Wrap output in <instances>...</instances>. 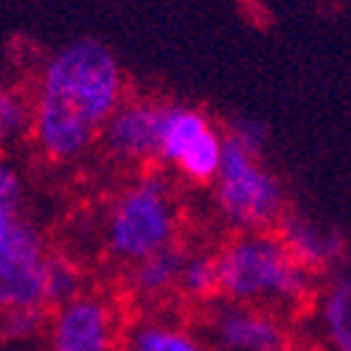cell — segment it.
<instances>
[{
  "mask_svg": "<svg viewBox=\"0 0 351 351\" xmlns=\"http://www.w3.org/2000/svg\"><path fill=\"white\" fill-rule=\"evenodd\" d=\"M317 329L329 351H351V278L335 276L317 292Z\"/></svg>",
  "mask_w": 351,
  "mask_h": 351,
  "instance_id": "cell-13",
  "label": "cell"
},
{
  "mask_svg": "<svg viewBox=\"0 0 351 351\" xmlns=\"http://www.w3.org/2000/svg\"><path fill=\"white\" fill-rule=\"evenodd\" d=\"M178 292L194 304H214L217 298H222L217 253H186L178 278Z\"/></svg>",
  "mask_w": 351,
  "mask_h": 351,
  "instance_id": "cell-14",
  "label": "cell"
},
{
  "mask_svg": "<svg viewBox=\"0 0 351 351\" xmlns=\"http://www.w3.org/2000/svg\"><path fill=\"white\" fill-rule=\"evenodd\" d=\"M160 121L163 101H127L115 110L101 127V149L119 163L146 166L160 155Z\"/></svg>",
  "mask_w": 351,
  "mask_h": 351,
  "instance_id": "cell-9",
  "label": "cell"
},
{
  "mask_svg": "<svg viewBox=\"0 0 351 351\" xmlns=\"http://www.w3.org/2000/svg\"><path fill=\"white\" fill-rule=\"evenodd\" d=\"M225 301L270 309L281 317L304 312L315 298V278L292 256L278 230L237 233L217 253Z\"/></svg>",
  "mask_w": 351,
  "mask_h": 351,
  "instance_id": "cell-2",
  "label": "cell"
},
{
  "mask_svg": "<svg viewBox=\"0 0 351 351\" xmlns=\"http://www.w3.org/2000/svg\"><path fill=\"white\" fill-rule=\"evenodd\" d=\"M186 253L189 250H183L180 245H171L127 265V273H124L127 292L141 304H160L166 295L178 292V278H180Z\"/></svg>",
  "mask_w": 351,
  "mask_h": 351,
  "instance_id": "cell-11",
  "label": "cell"
},
{
  "mask_svg": "<svg viewBox=\"0 0 351 351\" xmlns=\"http://www.w3.org/2000/svg\"><path fill=\"white\" fill-rule=\"evenodd\" d=\"M265 143L267 130L250 119H237L225 132L222 166L214 180V208L237 233L273 230L287 214V191L261 163Z\"/></svg>",
  "mask_w": 351,
  "mask_h": 351,
  "instance_id": "cell-3",
  "label": "cell"
},
{
  "mask_svg": "<svg viewBox=\"0 0 351 351\" xmlns=\"http://www.w3.org/2000/svg\"><path fill=\"white\" fill-rule=\"evenodd\" d=\"M287 351H315V348H309V346H295V343H289V348Z\"/></svg>",
  "mask_w": 351,
  "mask_h": 351,
  "instance_id": "cell-19",
  "label": "cell"
},
{
  "mask_svg": "<svg viewBox=\"0 0 351 351\" xmlns=\"http://www.w3.org/2000/svg\"><path fill=\"white\" fill-rule=\"evenodd\" d=\"M225 149V132L208 112L191 104L163 101L160 121V155L158 160L171 166L183 180L194 186H214Z\"/></svg>",
  "mask_w": 351,
  "mask_h": 351,
  "instance_id": "cell-5",
  "label": "cell"
},
{
  "mask_svg": "<svg viewBox=\"0 0 351 351\" xmlns=\"http://www.w3.org/2000/svg\"><path fill=\"white\" fill-rule=\"evenodd\" d=\"M276 228H278V237L292 250V256H295L312 276L332 273L343 265L346 239L337 228L320 225L317 219H309L304 214H292V211H287Z\"/></svg>",
  "mask_w": 351,
  "mask_h": 351,
  "instance_id": "cell-10",
  "label": "cell"
},
{
  "mask_svg": "<svg viewBox=\"0 0 351 351\" xmlns=\"http://www.w3.org/2000/svg\"><path fill=\"white\" fill-rule=\"evenodd\" d=\"M287 320L270 309L225 301L208 317V346L219 351H287Z\"/></svg>",
  "mask_w": 351,
  "mask_h": 351,
  "instance_id": "cell-8",
  "label": "cell"
},
{
  "mask_svg": "<svg viewBox=\"0 0 351 351\" xmlns=\"http://www.w3.org/2000/svg\"><path fill=\"white\" fill-rule=\"evenodd\" d=\"M45 340L48 351H121V309L104 292L84 289L51 309Z\"/></svg>",
  "mask_w": 351,
  "mask_h": 351,
  "instance_id": "cell-7",
  "label": "cell"
},
{
  "mask_svg": "<svg viewBox=\"0 0 351 351\" xmlns=\"http://www.w3.org/2000/svg\"><path fill=\"white\" fill-rule=\"evenodd\" d=\"M23 199H25V189L20 171L9 160L0 158V228H6L9 222L25 214Z\"/></svg>",
  "mask_w": 351,
  "mask_h": 351,
  "instance_id": "cell-18",
  "label": "cell"
},
{
  "mask_svg": "<svg viewBox=\"0 0 351 351\" xmlns=\"http://www.w3.org/2000/svg\"><path fill=\"white\" fill-rule=\"evenodd\" d=\"M45 233L25 214L0 228V312L45 309Z\"/></svg>",
  "mask_w": 351,
  "mask_h": 351,
  "instance_id": "cell-6",
  "label": "cell"
},
{
  "mask_svg": "<svg viewBox=\"0 0 351 351\" xmlns=\"http://www.w3.org/2000/svg\"><path fill=\"white\" fill-rule=\"evenodd\" d=\"M84 270L65 250H51L45 261V309H53L84 292Z\"/></svg>",
  "mask_w": 351,
  "mask_h": 351,
  "instance_id": "cell-15",
  "label": "cell"
},
{
  "mask_svg": "<svg viewBox=\"0 0 351 351\" xmlns=\"http://www.w3.org/2000/svg\"><path fill=\"white\" fill-rule=\"evenodd\" d=\"M180 206L171 183L158 171L138 174L112 197L104 217V250L119 265L178 245Z\"/></svg>",
  "mask_w": 351,
  "mask_h": 351,
  "instance_id": "cell-4",
  "label": "cell"
},
{
  "mask_svg": "<svg viewBox=\"0 0 351 351\" xmlns=\"http://www.w3.org/2000/svg\"><path fill=\"white\" fill-rule=\"evenodd\" d=\"M121 351H211V346L178 320L138 317L124 326Z\"/></svg>",
  "mask_w": 351,
  "mask_h": 351,
  "instance_id": "cell-12",
  "label": "cell"
},
{
  "mask_svg": "<svg viewBox=\"0 0 351 351\" xmlns=\"http://www.w3.org/2000/svg\"><path fill=\"white\" fill-rule=\"evenodd\" d=\"M127 99L124 68L101 40L82 37L53 51L32 99V138L51 163L79 160Z\"/></svg>",
  "mask_w": 351,
  "mask_h": 351,
  "instance_id": "cell-1",
  "label": "cell"
},
{
  "mask_svg": "<svg viewBox=\"0 0 351 351\" xmlns=\"http://www.w3.org/2000/svg\"><path fill=\"white\" fill-rule=\"evenodd\" d=\"M32 127V101L14 90H0V149Z\"/></svg>",
  "mask_w": 351,
  "mask_h": 351,
  "instance_id": "cell-17",
  "label": "cell"
},
{
  "mask_svg": "<svg viewBox=\"0 0 351 351\" xmlns=\"http://www.w3.org/2000/svg\"><path fill=\"white\" fill-rule=\"evenodd\" d=\"M48 309H6L0 312V343H28L45 335Z\"/></svg>",
  "mask_w": 351,
  "mask_h": 351,
  "instance_id": "cell-16",
  "label": "cell"
}]
</instances>
